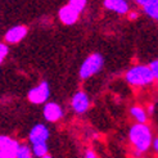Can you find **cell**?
Listing matches in <instances>:
<instances>
[{
  "label": "cell",
  "instance_id": "1",
  "mask_svg": "<svg viewBox=\"0 0 158 158\" xmlns=\"http://www.w3.org/2000/svg\"><path fill=\"white\" fill-rule=\"evenodd\" d=\"M129 139L138 156L147 153L152 145L153 131L148 123H135L129 131Z\"/></svg>",
  "mask_w": 158,
  "mask_h": 158
},
{
  "label": "cell",
  "instance_id": "20",
  "mask_svg": "<svg viewBox=\"0 0 158 158\" xmlns=\"http://www.w3.org/2000/svg\"><path fill=\"white\" fill-rule=\"evenodd\" d=\"M127 14H129V19L130 21H135L138 17H139V14H138V12H127Z\"/></svg>",
  "mask_w": 158,
  "mask_h": 158
},
{
  "label": "cell",
  "instance_id": "6",
  "mask_svg": "<svg viewBox=\"0 0 158 158\" xmlns=\"http://www.w3.org/2000/svg\"><path fill=\"white\" fill-rule=\"evenodd\" d=\"M50 136V131L44 123H36L28 132V141L31 145L39 143H46Z\"/></svg>",
  "mask_w": 158,
  "mask_h": 158
},
{
  "label": "cell",
  "instance_id": "9",
  "mask_svg": "<svg viewBox=\"0 0 158 158\" xmlns=\"http://www.w3.org/2000/svg\"><path fill=\"white\" fill-rule=\"evenodd\" d=\"M27 32H28V30H27L26 26H22V25L14 26L5 32L4 40H5L6 44H17L26 37Z\"/></svg>",
  "mask_w": 158,
  "mask_h": 158
},
{
  "label": "cell",
  "instance_id": "7",
  "mask_svg": "<svg viewBox=\"0 0 158 158\" xmlns=\"http://www.w3.org/2000/svg\"><path fill=\"white\" fill-rule=\"evenodd\" d=\"M71 107L77 114H84L90 107V99L85 91H77L71 99Z\"/></svg>",
  "mask_w": 158,
  "mask_h": 158
},
{
  "label": "cell",
  "instance_id": "18",
  "mask_svg": "<svg viewBox=\"0 0 158 158\" xmlns=\"http://www.w3.org/2000/svg\"><path fill=\"white\" fill-rule=\"evenodd\" d=\"M148 67H149V69L152 71L153 76L157 78V77H158V60H157V59H156V60H152L151 64H149Z\"/></svg>",
  "mask_w": 158,
  "mask_h": 158
},
{
  "label": "cell",
  "instance_id": "21",
  "mask_svg": "<svg viewBox=\"0 0 158 158\" xmlns=\"http://www.w3.org/2000/svg\"><path fill=\"white\" fill-rule=\"evenodd\" d=\"M151 148L153 149V151L157 153V151H158V139L157 138H153V140H152V145H151Z\"/></svg>",
  "mask_w": 158,
  "mask_h": 158
},
{
  "label": "cell",
  "instance_id": "3",
  "mask_svg": "<svg viewBox=\"0 0 158 158\" xmlns=\"http://www.w3.org/2000/svg\"><path fill=\"white\" fill-rule=\"evenodd\" d=\"M104 66V58L100 53H94L90 54L88 58L84 60V63L80 67V77L82 80H86L95 73H98L99 71L103 68Z\"/></svg>",
  "mask_w": 158,
  "mask_h": 158
},
{
  "label": "cell",
  "instance_id": "19",
  "mask_svg": "<svg viewBox=\"0 0 158 158\" xmlns=\"http://www.w3.org/2000/svg\"><path fill=\"white\" fill-rule=\"evenodd\" d=\"M84 158H98V156H97V153L94 151H90V149H89V151H86Z\"/></svg>",
  "mask_w": 158,
  "mask_h": 158
},
{
  "label": "cell",
  "instance_id": "4",
  "mask_svg": "<svg viewBox=\"0 0 158 158\" xmlns=\"http://www.w3.org/2000/svg\"><path fill=\"white\" fill-rule=\"evenodd\" d=\"M49 97H50V88H49V84L46 81H41L37 86L31 89L27 94V98L30 100V103L37 104V106L46 103Z\"/></svg>",
  "mask_w": 158,
  "mask_h": 158
},
{
  "label": "cell",
  "instance_id": "10",
  "mask_svg": "<svg viewBox=\"0 0 158 158\" xmlns=\"http://www.w3.org/2000/svg\"><path fill=\"white\" fill-rule=\"evenodd\" d=\"M78 15H80V13H77L75 9H72L68 4L62 6L59 9V13H58L59 21L63 23V25H67V26L75 25V23L78 21Z\"/></svg>",
  "mask_w": 158,
  "mask_h": 158
},
{
  "label": "cell",
  "instance_id": "16",
  "mask_svg": "<svg viewBox=\"0 0 158 158\" xmlns=\"http://www.w3.org/2000/svg\"><path fill=\"white\" fill-rule=\"evenodd\" d=\"M86 3H88V0H69L68 5L72 8V9H75L77 13H81L85 9Z\"/></svg>",
  "mask_w": 158,
  "mask_h": 158
},
{
  "label": "cell",
  "instance_id": "22",
  "mask_svg": "<svg viewBox=\"0 0 158 158\" xmlns=\"http://www.w3.org/2000/svg\"><path fill=\"white\" fill-rule=\"evenodd\" d=\"M134 2H135L138 5H140L141 8H143L145 4H148L149 2H152V0H134Z\"/></svg>",
  "mask_w": 158,
  "mask_h": 158
},
{
  "label": "cell",
  "instance_id": "11",
  "mask_svg": "<svg viewBox=\"0 0 158 158\" xmlns=\"http://www.w3.org/2000/svg\"><path fill=\"white\" fill-rule=\"evenodd\" d=\"M104 8L117 14H127L130 6L127 0H104Z\"/></svg>",
  "mask_w": 158,
  "mask_h": 158
},
{
  "label": "cell",
  "instance_id": "8",
  "mask_svg": "<svg viewBox=\"0 0 158 158\" xmlns=\"http://www.w3.org/2000/svg\"><path fill=\"white\" fill-rule=\"evenodd\" d=\"M43 114L44 118L48 122H58L63 118V112L62 107L58 103H54V102H49V103H45L44 108H43Z\"/></svg>",
  "mask_w": 158,
  "mask_h": 158
},
{
  "label": "cell",
  "instance_id": "13",
  "mask_svg": "<svg viewBox=\"0 0 158 158\" xmlns=\"http://www.w3.org/2000/svg\"><path fill=\"white\" fill-rule=\"evenodd\" d=\"M143 10L148 17H151L152 19H157L158 18V0H152V2L145 4L143 6Z\"/></svg>",
  "mask_w": 158,
  "mask_h": 158
},
{
  "label": "cell",
  "instance_id": "14",
  "mask_svg": "<svg viewBox=\"0 0 158 158\" xmlns=\"http://www.w3.org/2000/svg\"><path fill=\"white\" fill-rule=\"evenodd\" d=\"M31 152L32 156L36 158H41L43 156L49 153V147L46 143H39V144H34L31 145Z\"/></svg>",
  "mask_w": 158,
  "mask_h": 158
},
{
  "label": "cell",
  "instance_id": "5",
  "mask_svg": "<svg viewBox=\"0 0 158 158\" xmlns=\"http://www.w3.org/2000/svg\"><path fill=\"white\" fill-rule=\"evenodd\" d=\"M19 141L8 136L0 135V158H15Z\"/></svg>",
  "mask_w": 158,
  "mask_h": 158
},
{
  "label": "cell",
  "instance_id": "2",
  "mask_svg": "<svg viewBox=\"0 0 158 158\" xmlns=\"http://www.w3.org/2000/svg\"><path fill=\"white\" fill-rule=\"evenodd\" d=\"M125 78L127 84L131 86H147L154 82L157 78L153 76L152 71L149 69L148 66L144 64H138L131 67L125 75Z\"/></svg>",
  "mask_w": 158,
  "mask_h": 158
},
{
  "label": "cell",
  "instance_id": "15",
  "mask_svg": "<svg viewBox=\"0 0 158 158\" xmlns=\"http://www.w3.org/2000/svg\"><path fill=\"white\" fill-rule=\"evenodd\" d=\"M15 158H34L32 152H31V147L25 143H19L17 152H15Z\"/></svg>",
  "mask_w": 158,
  "mask_h": 158
},
{
  "label": "cell",
  "instance_id": "12",
  "mask_svg": "<svg viewBox=\"0 0 158 158\" xmlns=\"http://www.w3.org/2000/svg\"><path fill=\"white\" fill-rule=\"evenodd\" d=\"M130 114L136 123H148V113L141 106H132L130 108Z\"/></svg>",
  "mask_w": 158,
  "mask_h": 158
},
{
  "label": "cell",
  "instance_id": "17",
  "mask_svg": "<svg viewBox=\"0 0 158 158\" xmlns=\"http://www.w3.org/2000/svg\"><path fill=\"white\" fill-rule=\"evenodd\" d=\"M9 49H8V45L5 43H0V64L4 62V59L6 58Z\"/></svg>",
  "mask_w": 158,
  "mask_h": 158
},
{
  "label": "cell",
  "instance_id": "23",
  "mask_svg": "<svg viewBox=\"0 0 158 158\" xmlns=\"http://www.w3.org/2000/svg\"><path fill=\"white\" fill-rule=\"evenodd\" d=\"M41 158H53V157H52V156H50V154L48 153V154H45V156H43Z\"/></svg>",
  "mask_w": 158,
  "mask_h": 158
}]
</instances>
